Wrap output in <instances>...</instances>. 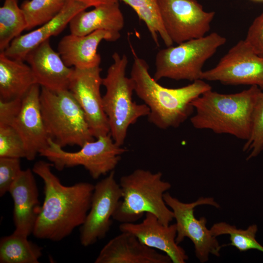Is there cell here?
<instances>
[{"label": "cell", "instance_id": "52a82bcc", "mask_svg": "<svg viewBox=\"0 0 263 263\" xmlns=\"http://www.w3.org/2000/svg\"><path fill=\"white\" fill-rule=\"evenodd\" d=\"M226 41L224 37L213 32L161 49L156 56L153 78L157 81L163 78L192 82L201 79L205 63Z\"/></svg>", "mask_w": 263, "mask_h": 263}, {"label": "cell", "instance_id": "603a6c76", "mask_svg": "<svg viewBox=\"0 0 263 263\" xmlns=\"http://www.w3.org/2000/svg\"><path fill=\"white\" fill-rule=\"evenodd\" d=\"M41 256V247L27 236L14 232L0 240V263H38Z\"/></svg>", "mask_w": 263, "mask_h": 263}, {"label": "cell", "instance_id": "cb8c5ba5", "mask_svg": "<svg viewBox=\"0 0 263 263\" xmlns=\"http://www.w3.org/2000/svg\"><path fill=\"white\" fill-rule=\"evenodd\" d=\"M130 6L146 24L155 44L159 47L158 35L167 47L173 42L164 28L158 0H119Z\"/></svg>", "mask_w": 263, "mask_h": 263}, {"label": "cell", "instance_id": "6da1fadb", "mask_svg": "<svg viewBox=\"0 0 263 263\" xmlns=\"http://www.w3.org/2000/svg\"><path fill=\"white\" fill-rule=\"evenodd\" d=\"M52 166L41 160L36 162L32 169L43 181L44 194L33 234L38 239L59 242L84 223L94 185L88 182L63 185L52 171Z\"/></svg>", "mask_w": 263, "mask_h": 263}, {"label": "cell", "instance_id": "ba28073f", "mask_svg": "<svg viewBox=\"0 0 263 263\" xmlns=\"http://www.w3.org/2000/svg\"><path fill=\"white\" fill-rule=\"evenodd\" d=\"M75 152L64 150L51 138L49 146L39 155L46 158L56 169L83 166L94 179L114 170L128 150L117 144L109 133L86 142Z\"/></svg>", "mask_w": 263, "mask_h": 263}, {"label": "cell", "instance_id": "2e32d148", "mask_svg": "<svg viewBox=\"0 0 263 263\" xmlns=\"http://www.w3.org/2000/svg\"><path fill=\"white\" fill-rule=\"evenodd\" d=\"M24 60L41 87L53 92L68 90L74 68L64 63L59 53L52 48L49 39L30 51Z\"/></svg>", "mask_w": 263, "mask_h": 263}, {"label": "cell", "instance_id": "8992f818", "mask_svg": "<svg viewBox=\"0 0 263 263\" xmlns=\"http://www.w3.org/2000/svg\"><path fill=\"white\" fill-rule=\"evenodd\" d=\"M40 104L49 137L61 147H81L94 140L83 110L69 90L41 87Z\"/></svg>", "mask_w": 263, "mask_h": 263}, {"label": "cell", "instance_id": "3957f363", "mask_svg": "<svg viewBox=\"0 0 263 263\" xmlns=\"http://www.w3.org/2000/svg\"><path fill=\"white\" fill-rule=\"evenodd\" d=\"M261 91L255 85L231 94L208 90L192 101L195 113L190 118L191 123L197 129L210 130L246 141L250 134L253 110Z\"/></svg>", "mask_w": 263, "mask_h": 263}, {"label": "cell", "instance_id": "d4e9b609", "mask_svg": "<svg viewBox=\"0 0 263 263\" xmlns=\"http://www.w3.org/2000/svg\"><path fill=\"white\" fill-rule=\"evenodd\" d=\"M26 29V22L18 0H5L0 8V51L3 52Z\"/></svg>", "mask_w": 263, "mask_h": 263}, {"label": "cell", "instance_id": "5b68a950", "mask_svg": "<svg viewBox=\"0 0 263 263\" xmlns=\"http://www.w3.org/2000/svg\"><path fill=\"white\" fill-rule=\"evenodd\" d=\"M112 58L113 62L102 80V85L106 89L103 103L109 121L110 134L114 142L122 146L129 127L139 118L148 116L150 109L146 104H138L133 101V82L131 77L126 75L127 56L114 52Z\"/></svg>", "mask_w": 263, "mask_h": 263}, {"label": "cell", "instance_id": "30bf717a", "mask_svg": "<svg viewBox=\"0 0 263 263\" xmlns=\"http://www.w3.org/2000/svg\"><path fill=\"white\" fill-rule=\"evenodd\" d=\"M201 79L219 81L225 85H249L263 91V57L244 40L231 47L217 65L203 71Z\"/></svg>", "mask_w": 263, "mask_h": 263}, {"label": "cell", "instance_id": "4fadbf2b", "mask_svg": "<svg viewBox=\"0 0 263 263\" xmlns=\"http://www.w3.org/2000/svg\"><path fill=\"white\" fill-rule=\"evenodd\" d=\"M100 66L74 68L68 90L83 110L91 132L95 138L110 133L107 116L100 92L102 85Z\"/></svg>", "mask_w": 263, "mask_h": 263}, {"label": "cell", "instance_id": "7a4b0ae2", "mask_svg": "<svg viewBox=\"0 0 263 263\" xmlns=\"http://www.w3.org/2000/svg\"><path fill=\"white\" fill-rule=\"evenodd\" d=\"M132 51L133 62L130 77L136 94L150 109L149 121L161 129L178 127L193 113L192 101L211 90V86L198 79L180 88L163 87L150 76L147 62L132 47Z\"/></svg>", "mask_w": 263, "mask_h": 263}, {"label": "cell", "instance_id": "e0dca14e", "mask_svg": "<svg viewBox=\"0 0 263 263\" xmlns=\"http://www.w3.org/2000/svg\"><path fill=\"white\" fill-rule=\"evenodd\" d=\"M33 173L30 169L22 170L9 190L14 203V232L27 237L33 234L41 208Z\"/></svg>", "mask_w": 263, "mask_h": 263}, {"label": "cell", "instance_id": "ac0fdd59", "mask_svg": "<svg viewBox=\"0 0 263 263\" xmlns=\"http://www.w3.org/2000/svg\"><path fill=\"white\" fill-rule=\"evenodd\" d=\"M120 37V33L102 30L82 36L70 34L59 41L58 53L69 67L87 69L100 66L101 56L97 52L99 43L103 40L115 41Z\"/></svg>", "mask_w": 263, "mask_h": 263}, {"label": "cell", "instance_id": "1f68e13d", "mask_svg": "<svg viewBox=\"0 0 263 263\" xmlns=\"http://www.w3.org/2000/svg\"><path fill=\"white\" fill-rule=\"evenodd\" d=\"M22 99L10 101L0 100V125H11L18 114L21 106Z\"/></svg>", "mask_w": 263, "mask_h": 263}, {"label": "cell", "instance_id": "f546056e", "mask_svg": "<svg viewBox=\"0 0 263 263\" xmlns=\"http://www.w3.org/2000/svg\"><path fill=\"white\" fill-rule=\"evenodd\" d=\"M19 158L0 157V196L9 190L22 169Z\"/></svg>", "mask_w": 263, "mask_h": 263}, {"label": "cell", "instance_id": "9c48e42d", "mask_svg": "<svg viewBox=\"0 0 263 263\" xmlns=\"http://www.w3.org/2000/svg\"><path fill=\"white\" fill-rule=\"evenodd\" d=\"M167 205L173 213L177 228L176 242L179 244L185 238L192 242L195 255L200 262L204 263L208 260L212 254L219 257L221 245L216 237L213 236L207 227V220L204 217L197 219L194 215V209L199 206L209 205L216 208L219 204L212 197H200L191 203L181 202L168 192L164 195Z\"/></svg>", "mask_w": 263, "mask_h": 263}, {"label": "cell", "instance_id": "4dcf8cb0", "mask_svg": "<svg viewBox=\"0 0 263 263\" xmlns=\"http://www.w3.org/2000/svg\"><path fill=\"white\" fill-rule=\"evenodd\" d=\"M244 40L258 56L263 57V12L250 25Z\"/></svg>", "mask_w": 263, "mask_h": 263}, {"label": "cell", "instance_id": "d6a6232c", "mask_svg": "<svg viewBox=\"0 0 263 263\" xmlns=\"http://www.w3.org/2000/svg\"><path fill=\"white\" fill-rule=\"evenodd\" d=\"M79 2L82 3L88 7H96L97 6L119 0H75Z\"/></svg>", "mask_w": 263, "mask_h": 263}, {"label": "cell", "instance_id": "4316f807", "mask_svg": "<svg viewBox=\"0 0 263 263\" xmlns=\"http://www.w3.org/2000/svg\"><path fill=\"white\" fill-rule=\"evenodd\" d=\"M210 229L212 234L216 237L222 235H229L231 242L227 245L235 247L240 252L256 249L263 253V246L256 240L258 231L256 225H249L246 229H243L222 222L214 224Z\"/></svg>", "mask_w": 263, "mask_h": 263}, {"label": "cell", "instance_id": "7402d4cb", "mask_svg": "<svg viewBox=\"0 0 263 263\" xmlns=\"http://www.w3.org/2000/svg\"><path fill=\"white\" fill-rule=\"evenodd\" d=\"M37 84L32 70L24 61L11 59L0 53V100L22 99Z\"/></svg>", "mask_w": 263, "mask_h": 263}, {"label": "cell", "instance_id": "836d02e7", "mask_svg": "<svg viewBox=\"0 0 263 263\" xmlns=\"http://www.w3.org/2000/svg\"><path fill=\"white\" fill-rule=\"evenodd\" d=\"M253 0L258 1H263V0Z\"/></svg>", "mask_w": 263, "mask_h": 263}, {"label": "cell", "instance_id": "f1b7e54d", "mask_svg": "<svg viewBox=\"0 0 263 263\" xmlns=\"http://www.w3.org/2000/svg\"><path fill=\"white\" fill-rule=\"evenodd\" d=\"M23 142L11 125H0V157L25 158Z\"/></svg>", "mask_w": 263, "mask_h": 263}, {"label": "cell", "instance_id": "d6986e66", "mask_svg": "<svg viewBox=\"0 0 263 263\" xmlns=\"http://www.w3.org/2000/svg\"><path fill=\"white\" fill-rule=\"evenodd\" d=\"M95 263H170L169 257L141 243L128 232L111 239L101 249Z\"/></svg>", "mask_w": 263, "mask_h": 263}, {"label": "cell", "instance_id": "5bb4252c", "mask_svg": "<svg viewBox=\"0 0 263 263\" xmlns=\"http://www.w3.org/2000/svg\"><path fill=\"white\" fill-rule=\"evenodd\" d=\"M40 87L34 84L23 97L20 109L11 125L20 136L25 158L29 161L48 147L50 138L41 111Z\"/></svg>", "mask_w": 263, "mask_h": 263}, {"label": "cell", "instance_id": "83f0119b", "mask_svg": "<svg viewBox=\"0 0 263 263\" xmlns=\"http://www.w3.org/2000/svg\"><path fill=\"white\" fill-rule=\"evenodd\" d=\"M249 152L246 159L258 156L263 150V91L259 93L253 110L250 136L243 146Z\"/></svg>", "mask_w": 263, "mask_h": 263}, {"label": "cell", "instance_id": "44dd1931", "mask_svg": "<svg viewBox=\"0 0 263 263\" xmlns=\"http://www.w3.org/2000/svg\"><path fill=\"white\" fill-rule=\"evenodd\" d=\"M119 1L103 4L91 10H82L71 20L70 34L82 36L97 30L120 33L124 26L123 15Z\"/></svg>", "mask_w": 263, "mask_h": 263}, {"label": "cell", "instance_id": "8fae6325", "mask_svg": "<svg viewBox=\"0 0 263 263\" xmlns=\"http://www.w3.org/2000/svg\"><path fill=\"white\" fill-rule=\"evenodd\" d=\"M164 28L178 44L205 36L215 12H206L196 0H158Z\"/></svg>", "mask_w": 263, "mask_h": 263}, {"label": "cell", "instance_id": "484cf974", "mask_svg": "<svg viewBox=\"0 0 263 263\" xmlns=\"http://www.w3.org/2000/svg\"><path fill=\"white\" fill-rule=\"evenodd\" d=\"M68 0H25L20 5L26 30L49 21L61 11Z\"/></svg>", "mask_w": 263, "mask_h": 263}, {"label": "cell", "instance_id": "ffe728a7", "mask_svg": "<svg viewBox=\"0 0 263 263\" xmlns=\"http://www.w3.org/2000/svg\"><path fill=\"white\" fill-rule=\"evenodd\" d=\"M89 8L75 0H68L65 6L54 19L36 30L21 35L12 40L3 51L8 57L24 61L28 53L52 36L59 34L78 12Z\"/></svg>", "mask_w": 263, "mask_h": 263}, {"label": "cell", "instance_id": "9a60e30c", "mask_svg": "<svg viewBox=\"0 0 263 263\" xmlns=\"http://www.w3.org/2000/svg\"><path fill=\"white\" fill-rule=\"evenodd\" d=\"M119 229L132 234L146 245L163 252L173 263H185L188 259L185 250L176 242L175 223L165 225L154 214L146 213L141 222L121 223Z\"/></svg>", "mask_w": 263, "mask_h": 263}, {"label": "cell", "instance_id": "7c38bea8", "mask_svg": "<svg viewBox=\"0 0 263 263\" xmlns=\"http://www.w3.org/2000/svg\"><path fill=\"white\" fill-rule=\"evenodd\" d=\"M121 198V188L114 170L94 185L90 208L80 227V241L83 246L93 245L105 237Z\"/></svg>", "mask_w": 263, "mask_h": 263}, {"label": "cell", "instance_id": "277c9868", "mask_svg": "<svg viewBox=\"0 0 263 263\" xmlns=\"http://www.w3.org/2000/svg\"><path fill=\"white\" fill-rule=\"evenodd\" d=\"M162 173L142 169L122 176L119 185L122 198L113 219L121 223H134L146 213L155 215L164 225L174 219L173 212L167 205L164 194L171 188L162 179Z\"/></svg>", "mask_w": 263, "mask_h": 263}]
</instances>
